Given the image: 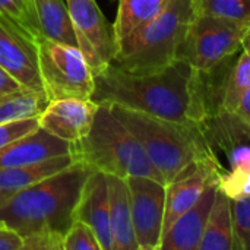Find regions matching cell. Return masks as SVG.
<instances>
[{
	"label": "cell",
	"instance_id": "obj_6",
	"mask_svg": "<svg viewBox=\"0 0 250 250\" xmlns=\"http://www.w3.org/2000/svg\"><path fill=\"white\" fill-rule=\"evenodd\" d=\"M250 37V23L226 18L196 15L180 51L198 73H209L237 54Z\"/></svg>",
	"mask_w": 250,
	"mask_h": 250
},
{
	"label": "cell",
	"instance_id": "obj_31",
	"mask_svg": "<svg viewBox=\"0 0 250 250\" xmlns=\"http://www.w3.org/2000/svg\"><path fill=\"white\" fill-rule=\"evenodd\" d=\"M0 250H22V237L0 226Z\"/></svg>",
	"mask_w": 250,
	"mask_h": 250
},
{
	"label": "cell",
	"instance_id": "obj_9",
	"mask_svg": "<svg viewBox=\"0 0 250 250\" xmlns=\"http://www.w3.org/2000/svg\"><path fill=\"white\" fill-rule=\"evenodd\" d=\"M126 182L138 248L160 250L166 214V183L144 176H132Z\"/></svg>",
	"mask_w": 250,
	"mask_h": 250
},
{
	"label": "cell",
	"instance_id": "obj_1",
	"mask_svg": "<svg viewBox=\"0 0 250 250\" xmlns=\"http://www.w3.org/2000/svg\"><path fill=\"white\" fill-rule=\"evenodd\" d=\"M212 92L208 73H198L185 60L149 73L127 72L111 63L94 75L91 100L201 126L207 132L214 117Z\"/></svg>",
	"mask_w": 250,
	"mask_h": 250
},
{
	"label": "cell",
	"instance_id": "obj_8",
	"mask_svg": "<svg viewBox=\"0 0 250 250\" xmlns=\"http://www.w3.org/2000/svg\"><path fill=\"white\" fill-rule=\"evenodd\" d=\"M66 4L78 48L95 75L114 62L119 50L114 26L95 0H66Z\"/></svg>",
	"mask_w": 250,
	"mask_h": 250
},
{
	"label": "cell",
	"instance_id": "obj_12",
	"mask_svg": "<svg viewBox=\"0 0 250 250\" xmlns=\"http://www.w3.org/2000/svg\"><path fill=\"white\" fill-rule=\"evenodd\" d=\"M0 67L22 88L44 92L37 45L0 22Z\"/></svg>",
	"mask_w": 250,
	"mask_h": 250
},
{
	"label": "cell",
	"instance_id": "obj_28",
	"mask_svg": "<svg viewBox=\"0 0 250 250\" xmlns=\"http://www.w3.org/2000/svg\"><path fill=\"white\" fill-rule=\"evenodd\" d=\"M64 234L57 231H37L22 237V250H63Z\"/></svg>",
	"mask_w": 250,
	"mask_h": 250
},
{
	"label": "cell",
	"instance_id": "obj_13",
	"mask_svg": "<svg viewBox=\"0 0 250 250\" xmlns=\"http://www.w3.org/2000/svg\"><path fill=\"white\" fill-rule=\"evenodd\" d=\"M73 218L86 223L95 231L101 250H113L107 174L101 171H92L88 176L82 188Z\"/></svg>",
	"mask_w": 250,
	"mask_h": 250
},
{
	"label": "cell",
	"instance_id": "obj_26",
	"mask_svg": "<svg viewBox=\"0 0 250 250\" xmlns=\"http://www.w3.org/2000/svg\"><path fill=\"white\" fill-rule=\"evenodd\" d=\"M234 250H250V196L233 201Z\"/></svg>",
	"mask_w": 250,
	"mask_h": 250
},
{
	"label": "cell",
	"instance_id": "obj_27",
	"mask_svg": "<svg viewBox=\"0 0 250 250\" xmlns=\"http://www.w3.org/2000/svg\"><path fill=\"white\" fill-rule=\"evenodd\" d=\"M63 250H101V245L86 223L75 220L64 234Z\"/></svg>",
	"mask_w": 250,
	"mask_h": 250
},
{
	"label": "cell",
	"instance_id": "obj_3",
	"mask_svg": "<svg viewBox=\"0 0 250 250\" xmlns=\"http://www.w3.org/2000/svg\"><path fill=\"white\" fill-rule=\"evenodd\" d=\"M110 107L139 141L166 185L204 161L218 160L205 129L201 126L171 122L122 105Z\"/></svg>",
	"mask_w": 250,
	"mask_h": 250
},
{
	"label": "cell",
	"instance_id": "obj_2",
	"mask_svg": "<svg viewBox=\"0 0 250 250\" xmlns=\"http://www.w3.org/2000/svg\"><path fill=\"white\" fill-rule=\"evenodd\" d=\"M92 171L75 161L60 173L15 192L0 204V226L21 237L44 230L66 234L75 221L82 188Z\"/></svg>",
	"mask_w": 250,
	"mask_h": 250
},
{
	"label": "cell",
	"instance_id": "obj_7",
	"mask_svg": "<svg viewBox=\"0 0 250 250\" xmlns=\"http://www.w3.org/2000/svg\"><path fill=\"white\" fill-rule=\"evenodd\" d=\"M37 54L48 103L63 98L91 100L94 73L78 47L42 38L37 44Z\"/></svg>",
	"mask_w": 250,
	"mask_h": 250
},
{
	"label": "cell",
	"instance_id": "obj_10",
	"mask_svg": "<svg viewBox=\"0 0 250 250\" xmlns=\"http://www.w3.org/2000/svg\"><path fill=\"white\" fill-rule=\"evenodd\" d=\"M97 110L98 104L92 100H56L47 104L38 116V123L40 127L56 138L73 144L86 136L94 123Z\"/></svg>",
	"mask_w": 250,
	"mask_h": 250
},
{
	"label": "cell",
	"instance_id": "obj_14",
	"mask_svg": "<svg viewBox=\"0 0 250 250\" xmlns=\"http://www.w3.org/2000/svg\"><path fill=\"white\" fill-rule=\"evenodd\" d=\"M218 182L211 183L202 196L180 215L163 236L160 250H198L217 195Z\"/></svg>",
	"mask_w": 250,
	"mask_h": 250
},
{
	"label": "cell",
	"instance_id": "obj_16",
	"mask_svg": "<svg viewBox=\"0 0 250 250\" xmlns=\"http://www.w3.org/2000/svg\"><path fill=\"white\" fill-rule=\"evenodd\" d=\"M107 185L113 250H139L133 231L127 182L126 179L107 174Z\"/></svg>",
	"mask_w": 250,
	"mask_h": 250
},
{
	"label": "cell",
	"instance_id": "obj_17",
	"mask_svg": "<svg viewBox=\"0 0 250 250\" xmlns=\"http://www.w3.org/2000/svg\"><path fill=\"white\" fill-rule=\"evenodd\" d=\"M29 4L42 38L78 47L66 0H29Z\"/></svg>",
	"mask_w": 250,
	"mask_h": 250
},
{
	"label": "cell",
	"instance_id": "obj_29",
	"mask_svg": "<svg viewBox=\"0 0 250 250\" xmlns=\"http://www.w3.org/2000/svg\"><path fill=\"white\" fill-rule=\"evenodd\" d=\"M40 127L38 117H29V119H21L13 122H6L0 125V148L31 133Z\"/></svg>",
	"mask_w": 250,
	"mask_h": 250
},
{
	"label": "cell",
	"instance_id": "obj_32",
	"mask_svg": "<svg viewBox=\"0 0 250 250\" xmlns=\"http://www.w3.org/2000/svg\"><path fill=\"white\" fill-rule=\"evenodd\" d=\"M19 89H23L12 76H9L1 67H0V97L16 92Z\"/></svg>",
	"mask_w": 250,
	"mask_h": 250
},
{
	"label": "cell",
	"instance_id": "obj_5",
	"mask_svg": "<svg viewBox=\"0 0 250 250\" xmlns=\"http://www.w3.org/2000/svg\"><path fill=\"white\" fill-rule=\"evenodd\" d=\"M196 18V0H170L146 25L120 45L114 64L133 73L161 70L180 60V51Z\"/></svg>",
	"mask_w": 250,
	"mask_h": 250
},
{
	"label": "cell",
	"instance_id": "obj_11",
	"mask_svg": "<svg viewBox=\"0 0 250 250\" xmlns=\"http://www.w3.org/2000/svg\"><path fill=\"white\" fill-rule=\"evenodd\" d=\"M223 173L224 171L218 160L204 161L166 185V214L163 236L180 215H183L190 207L196 204V201L202 196L211 183L218 182Z\"/></svg>",
	"mask_w": 250,
	"mask_h": 250
},
{
	"label": "cell",
	"instance_id": "obj_23",
	"mask_svg": "<svg viewBox=\"0 0 250 250\" xmlns=\"http://www.w3.org/2000/svg\"><path fill=\"white\" fill-rule=\"evenodd\" d=\"M231 170L218 179V189L231 201L250 196V148H237L231 154Z\"/></svg>",
	"mask_w": 250,
	"mask_h": 250
},
{
	"label": "cell",
	"instance_id": "obj_4",
	"mask_svg": "<svg viewBox=\"0 0 250 250\" xmlns=\"http://www.w3.org/2000/svg\"><path fill=\"white\" fill-rule=\"evenodd\" d=\"M70 155L94 171L122 179L144 176L164 183L139 141L116 117L108 104H98L86 136L70 144Z\"/></svg>",
	"mask_w": 250,
	"mask_h": 250
},
{
	"label": "cell",
	"instance_id": "obj_25",
	"mask_svg": "<svg viewBox=\"0 0 250 250\" xmlns=\"http://www.w3.org/2000/svg\"><path fill=\"white\" fill-rule=\"evenodd\" d=\"M196 15L250 23V0H196Z\"/></svg>",
	"mask_w": 250,
	"mask_h": 250
},
{
	"label": "cell",
	"instance_id": "obj_19",
	"mask_svg": "<svg viewBox=\"0 0 250 250\" xmlns=\"http://www.w3.org/2000/svg\"><path fill=\"white\" fill-rule=\"evenodd\" d=\"M75 163L73 157L59 155L40 163H32L26 166H18L10 168H0V189L15 193L26 189L62 170L67 168Z\"/></svg>",
	"mask_w": 250,
	"mask_h": 250
},
{
	"label": "cell",
	"instance_id": "obj_33",
	"mask_svg": "<svg viewBox=\"0 0 250 250\" xmlns=\"http://www.w3.org/2000/svg\"><path fill=\"white\" fill-rule=\"evenodd\" d=\"M12 195H13V193H10V192H6V190H1V189H0V204L6 202Z\"/></svg>",
	"mask_w": 250,
	"mask_h": 250
},
{
	"label": "cell",
	"instance_id": "obj_30",
	"mask_svg": "<svg viewBox=\"0 0 250 250\" xmlns=\"http://www.w3.org/2000/svg\"><path fill=\"white\" fill-rule=\"evenodd\" d=\"M223 120H226V125H230L231 132H237L250 141V89L243 97L236 111Z\"/></svg>",
	"mask_w": 250,
	"mask_h": 250
},
{
	"label": "cell",
	"instance_id": "obj_22",
	"mask_svg": "<svg viewBox=\"0 0 250 250\" xmlns=\"http://www.w3.org/2000/svg\"><path fill=\"white\" fill-rule=\"evenodd\" d=\"M48 100L44 92L19 89L0 97V125L6 122L38 117L47 107Z\"/></svg>",
	"mask_w": 250,
	"mask_h": 250
},
{
	"label": "cell",
	"instance_id": "obj_20",
	"mask_svg": "<svg viewBox=\"0 0 250 250\" xmlns=\"http://www.w3.org/2000/svg\"><path fill=\"white\" fill-rule=\"evenodd\" d=\"M250 89V37L246 40L242 54L237 62L229 70V75L224 79L220 101H218V114L221 119L231 116L243 97Z\"/></svg>",
	"mask_w": 250,
	"mask_h": 250
},
{
	"label": "cell",
	"instance_id": "obj_21",
	"mask_svg": "<svg viewBox=\"0 0 250 250\" xmlns=\"http://www.w3.org/2000/svg\"><path fill=\"white\" fill-rule=\"evenodd\" d=\"M170 0H117L114 32L119 45L139 28L152 21Z\"/></svg>",
	"mask_w": 250,
	"mask_h": 250
},
{
	"label": "cell",
	"instance_id": "obj_24",
	"mask_svg": "<svg viewBox=\"0 0 250 250\" xmlns=\"http://www.w3.org/2000/svg\"><path fill=\"white\" fill-rule=\"evenodd\" d=\"M0 22L35 45L42 40L32 16L29 0H0Z\"/></svg>",
	"mask_w": 250,
	"mask_h": 250
},
{
	"label": "cell",
	"instance_id": "obj_18",
	"mask_svg": "<svg viewBox=\"0 0 250 250\" xmlns=\"http://www.w3.org/2000/svg\"><path fill=\"white\" fill-rule=\"evenodd\" d=\"M198 250H234L233 201L220 189H217Z\"/></svg>",
	"mask_w": 250,
	"mask_h": 250
},
{
	"label": "cell",
	"instance_id": "obj_15",
	"mask_svg": "<svg viewBox=\"0 0 250 250\" xmlns=\"http://www.w3.org/2000/svg\"><path fill=\"white\" fill-rule=\"evenodd\" d=\"M70 144L56 138L42 127L0 148V168L40 163L59 155H69Z\"/></svg>",
	"mask_w": 250,
	"mask_h": 250
}]
</instances>
